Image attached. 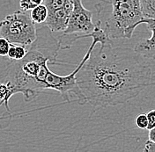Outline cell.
<instances>
[{
	"mask_svg": "<svg viewBox=\"0 0 155 152\" xmlns=\"http://www.w3.org/2000/svg\"><path fill=\"white\" fill-rule=\"evenodd\" d=\"M140 8L144 19H155V0H140Z\"/></svg>",
	"mask_w": 155,
	"mask_h": 152,
	"instance_id": "obj_11",
	"label": "cell"
},
{
	"mask_svg": "<svg viewBox=\"0 0 155 152\" xmlns=\"http://www.w3.org/2000/svg\"><path fill=\"white\" fill-rule=\"evenodd\" d=\"M73 10V1L68 0L62 8L48 11V18L44 25L47 26L53 33H63L67 27L71 13Z\"/></svg>",
	"mask_w": 155,
	"mask_h": 152,
	"instance_id": "obj_6",
	"label": "cell"
},
{
	"mask_svg": "<svg viewBox=\"0 0 155 152\" xmlns=\"http://www.w3.org/2000/svg\"><path fill=\"white\" fill-rule=\"evenodd\" d=\"M60 43L47 26L37 29V38L29 46L26 57L14 61L3 57L0 62V82L10 83L16 93L24 96L25 101L34 100L41 92L38 77L42 67L56 63Z\"/></svg>",
	"mask_w": 155,
	"mask_h": 152,
	"instance_id": "obj_2",
	"label": "cell"
},
{
	"mask_svg": "<svg viewBox=\"0 0 155 152\" xmlns=\"http://www.w3.org/2000/svg\"><path fill=\"white\" fill-rule=\"evenodd\" d=\"M82 105L107 107L124 104L153 84V70L134 48L94 47L77 73Z\"/></svg>",
	"mask_w": 155,
	"mask_h": 152,
	"instance_id": "obj_1",
	"label": "cell"
},
{
	"mask_svg": "<svg viewBox=\"0 0 155 152\" xmlns=\"http://www.w3.org/2000/svg\"><path fill=\"white\" fill-rule=\"evenodd\" d=\"M136 125L140 129H146L148 126V120L146 114H138L136 118Z\"/></svg>",
	"mask_w": 155,
	"mask_h": 152,
	"instance_id": "obj_15",
	"label": "cell"
},
{
	"mask_svg": "<svg viewBox=\"0 0 155 152\" xmlns=\"http://www.w3.org/2000/svg\"><path fill=\"white\" fill-rule=\"evenodd\" d=\"M11 42L7 39L0 36V57H6L9 51Z\"/></svg>",
	"mask_w": 155,
	"mask_h": 152,
	"instance_id": "obj_14",
	"label": "cell"
},
{
	"mask_svg": "<svg viewBox=\"0 0 155 152\" xmlns=\"http://www.w3.org/2000/svg\"><path fill=\"white\" fill-rule=\"evenodd\" d=\"M140 24L147 26V28L152 32V36L143 41H139L134 49L146 59L155 60V19H143Z\"/></svg>",
	"mask_w": 155,
	"mask_h": 152,
	"instance_id": "obj_7",
	"label": "cell"
},
{
	"mask_svg": "<svg viewBox=\"0 0 155 152\" xmlns=\"http://www.w3.org/2000/svg\"><path fill=\"white\" fill-rule=\"evenodd\" d=\"M143 150L145 152H155V142L148 138V140L145 142V148Z\"/></svg>",
	"mask_w": 155,
	"mask_h": 152,
	"instance_id": "obj_17",
	"label": "cell"
},
{
	"mask_svg": "<svg viewBox=\"0 0 155 152\" xmlns=\"http://www.w3.org/2000/svg\"><path fill=\"white\" fill-rule=\"evenodd\" d=\"M110 11L104 19V28L111 39H130L144 19L140 0H109Z\"/></svg>",
	"mask_w": 155,
	"mask_h": 152,
	"instance_id": "obj_3",
	"label": "cell"
},
{
	"mask_svg": "<svg viewBox=\"0 0 155 152\" xmlns=\"http://www.w3.org/2000/svg\"><path fill=\"white\" fill-rule=\"evenodd\" d=\"M149 139L155 142V128L149 130Z\"/></svg>",
	"mask_w": 155,
	"mask_h": 152,
	"instance_id": "obj_18",
	"label": "cell"
},
{
	"mask_svg": "<svg viewBox=\"0 0 155 152\" xmlns=\"http://www.w3.org/2000/svg\"><path fill=\"white\" fill-rule=\"evenodd\" d=\"M15 94L12 86L8 82H0V106L5 104V109L11 113L9 107V99Z\"/></svg>",
	"mask_w": 155,
	"mask_h": 152,
	"instance_id": "obj_8",
	"label": "cell"
},
{
	"mask_svg": "<svg viewBox=\"0 0 155 152\" xmlns=\"http://www.w3.org/2000/svg\"><path fill=\"white\" fill-rule=\"evenodd\" d=\"M44 0H19V6L20 10L28 11L36 7L39 5L43 4Z\"/></svg>",
	"mask_w": 155,
	"mask_h": 152,
	"instance_id": "obj_12",
	"label": "cell"
},
{
	"mask_svg": "<svg viewBox=\"0 0 155 152\" xmlns=\"http://www.w3.org/2000/svg\"><path fill=\"white\" fill-rule=\"evenodd\" d=\"M48 8L44 4H41L31 10L30 16L35 24H43L48 18Z\"/></svg>",
	"mask_w": 155,
	"mask_h": 152,
	"instance_id": "obj_9",
	"label": "cell"
},
{
	"mask_svg": "<svg viewBox=\"0 0 155 152\" xmlns=\"http://www.w3.org/2000/svg\"><path fill=\"white\" fill-rule=\"evenodd\" d=\"M147 120H148V126H147V130H151L155 128V110H151L147 114Z\"/></svg>",
	"mask_w": 155,
	"mask_h": 152,
	"instance_id": "obj_16",
	"label": "cell"
},
{
	"mask_svg": "<svg viewBox=\"0 0 155 152\" xmlns=\"http://www.w3.org/2000/svg\"><path fill=\"white\" fill-rule=\"evenodd\" d=\"M67 1L68 0H44L43 4L48 8V11H52L64 7Z\"/></svg>",
	"mask_w": 155,
	"mask_h": 152,
	"instance_id": "obj_13",
	"label": "cell"
},
{
	"mask_svg": "<svg viewBox=\"0 0 155 152\" xmlns=\"http://www.w3.org/2000/svg\"><path fill=\"white\" fill-rule=\"evenodd\" d=\"M73 10L71 13L67 27L58 38L61 49H67L80 39L87 38L94 29L93 12L84 7L82 0H72Z\"/></svg>",
	"mask_w": 155,
	"mask_h": 152,
	"instance_id": "obj_5",
	"label": "cell"
},
{
	"mask_svg": "<svg viewBox=\"0 0 155 152\" xmlns=\"http://www.w3.org/2000/svg\"><path fill=\"white\" fill-rule=\"evenodd\" d=\"M0 35L11 43L29 47L37 38V29L28 12L19 10L0 21Z\"/></svg>",
	"mask_w": 155,
	"mask_h": 152,
	"instance_id": "obj_4",
	"label": "cell"
},
{
	"mask_svg": "<svg viewBox=\"0 0 155 152\" xmlns=\"http://www.w3.org/2000/svg\"><path fill=\"white\" fill-rule=\"evenodd\" d=\"M27 53H28V48H26L25 46L11 43L9 51H8V54L6 57L11 60L19 61L26 57Z\"/></svg>",
	"mask_w": 155,
	"mask_h": 152,
	"instance_id": "obj_10",
	"label": "cell"
}]
</instances>
